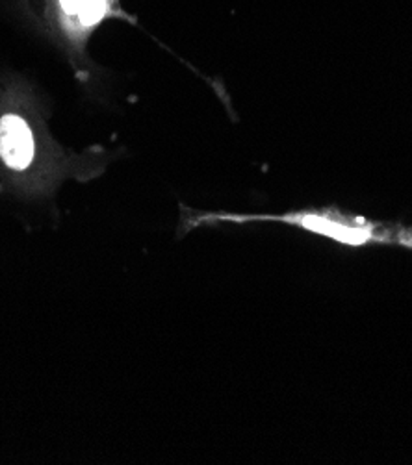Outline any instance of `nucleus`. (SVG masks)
Wrapping results in <instances>:
<instances>
[{"instance_id": "obj_1", "label": "nucleus", "mask_w": 412, "mask_h": 465, "mask_svg": "<svg viewBox=\"0 0 412 465\" xmlns=\"http://www.w3.org/2000/svg\"><path fill=\"white\" fill-rule=\"evenodd\" d=\"M0 160L43 197H51L65 176L89 180L105 167L103 153H65L45 123L17 112L0 117Z\"/></svg>"}, {"instance_id": "obj_2", "label": "nucleus", "mask_w": 412, "mask_h": 465, "mask_svg": "<svg viewBox=\"0 0 412 465\" xmlns=\"http://www.w3.org/2000/svg\"><path fill=\"white\" fill-rule=\"evenodd\" d=\"M56 21L65 37L73 60L84 58V46L95 28L106 19H130L121 8L119 0H56Z\"/></svg>"}]
</instances>
